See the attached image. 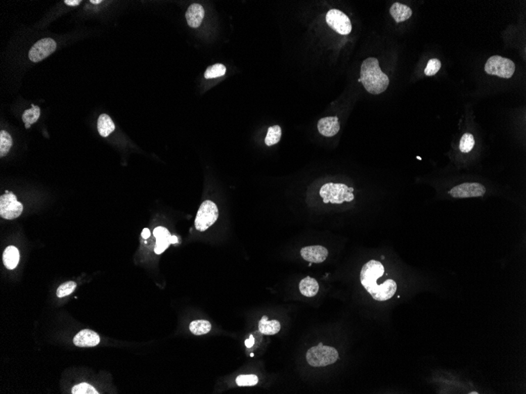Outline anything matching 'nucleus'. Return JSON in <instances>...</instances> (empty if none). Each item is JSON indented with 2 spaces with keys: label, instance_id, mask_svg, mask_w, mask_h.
Wrapping results in <instances>:
<instances>
[{
  "label": "nucleus",
  "instance_id": "obj_5",
  "mask_svg": "<svg viewBox=\"0 0 526 394\" xmlns=\"http://www.w3.org/2000/svg\"><path fill=\"white\" fill-rule=\"evenodd\" d=\"M485 70L488 74L509 79L515 72V64L510 59L495 55L488 59Z\"/></svg>",
  "mask_w": 526,
  "mask_h": 394
},
{
  "label": "nucleus",
  "instance_id": "obj_27",
  "mask_svg": "<svg viewBox=\"0 0 526 394\" xmlns=\"http://www.w3.org/2000/svg\"><path fill=\"white\" fill-rule=\"evenodd\" d=\"M76 287H77V284H76V282H73V281H69V282L62 283L57 289L58 298L62 299V298L71 294L74 291Z\"/></svg>",
  "mask_w": 526,
  "mask_h": 394
},
{
  "label": "nucleus",
  "instance_id": "obj_14",
  "mask_svg": "<svg viewBox=\"0 0 526 394\" xmlns=\"http://www.w3.org/2000/svg\"><path fill=\"white\" fill-rule=\"evenodd\" d=\"M154 235L156 238L155 252L156 254L163 253L171 244V235L169 231L163 227H158L154 230Z\"/></svg>",
  "mask_w": 526,
  "mask_h": 394
},
{
  "label": "nucleus",
  "instance_id": "obj_1",
  "mask_svg": "<svg viewBox=\"0 0 526 394\" xmlns=\"http://www.w3.org/2000/svg\"><path fill=\"white\" fill-rule=\"evenodd\" d=\"M384 268L380 261L371 260L363 265L360 272V281L365 289L378 302L389 300L397 292V282L392 279H387L380 284H377L379 278L383 276Z\"/></svg>",
  "mask_w": 526,
  "mask_h": 394
},
{
  "label": "nucleus",
  "instance_id": "obj_29",
  "mask_svg": "<svg viewBox=\"0 0 526 394\" xmlns=\"http://www.w3.org/2000/svg\"><path fill=\"white\" fill-rule=\"evenodd\" d=\"M72 393L98 394L99 392L91 385H89V384L86 383V382H83V383L78 384V385L73 386V389H72Z\"/></svg>",
  "mask_w": 526,
  "mask_h": 394
},
{
  "label": "nucleus",
  "instance_id": "obj_21",
  "mask_svg": "<svg viewBox=\"0 0 526 394\" xmlns=\"http://www.w3.org/2000/svg\"><path fill=\"white\" fill-rule=\"evenodd\" d=\"M189 330L195 335H203L210 332L211 324L207 320H194L189 325Z\"/></svg>",
  "mask_w": 526,
  "mask_h": 394
},
{
  "label": "nucleus",
  "instance_id": "obj_32",
  "mask_svg": "<svg viewBox=\"0 0 526 394\" xmlns=\"http://www.w3.org/2000/svg\"><path fill=\"white\" fill-rule=\"evenodd\" d=\"M254 344V338L252 335L250 336L248 339L245 341V346L247 348H251Z\"/></svg>",
  "mask_w": 526,
  "mask_h": 394
},
{
  "label": "nucleus",
  "instance_id": "obj_30",
  "mask_svg": "<svg viewBox=\"0 0 526 394\" xmlns=\"http://www.w3.org/2000/svg\"><path fill=\"white\" fill-rule=\"evenodd\" d=\"M441 68V62L439 59H432L428 61L425 67V74L428 77L434 76L439 72Z\"/></svg>",
  "mask_w": 526,
  "mask_h": 394
},
{
  "label": "nucleus",
  "instance_id": "obj_2",
  "mask_svg": "<svg viewBox=\"0 0 526 394\" xmlns=\"http://www.w3.org/2000/svg\"><path fill=\"white\" fill-rule=\"evenodd\" d=\"M360 80L366 91L372 94L384 92L389 84V78L381 71L378 60L375 58H368L363 61Z\"/></svg>",
  "mask_w": 526,
  "mask_h": 394
},
{
  "label": "nucleus",
  "instance_id": "obj_3",
  "mask_svg": "<svg viewBox=\"0 0 526 394\" xmlns=\"http://www.w3.org/2000/svg\"><path fill=\"white\" fill-rule=\"evenodd\" d=\"M353 190L354 189L352 187L350 188L343 183H325L321 188L320 195L326 204L329 203L342 204L344 202L349 203L354 200Z\"/></svg>",
  "mask_w": 526,
  "mask_h": 394
},
{
  "label": "nucleus",
  "instance_id": "obj_23",
  "mask_svg": "<svg viewBox=\"0 0 526 394\" xmlns=\"http://www.w3.org/2000/svg\"><path fill=\"white\" fill-rule=\"evenodd\" d=\"M13 145L11 135L5 130L0 132V157H4L8 155Z\"/></svg>",
  "mask_w": 526,
  "mask_h": 394
},
{
  "label": "nucleus",
  "instance_id": "obj_17",
  "mask_svg": "<svg viewBox=\"0 0 526 394\" xmlns=\"http://www.w3.org/2000/svg\"><path fill=\"white\" fill-rule=\"evenodd\" d=\"M258 330L266 335H274L281 330V323L276 320H269L267 316L261 317L258 323Z\"/></svg>",
  "mask_w": 526,
  "mask_h": 394
},
{
  "label": "nucleus",
  "instance_id": "obj_6",
  "mask_svg": "<svg viewBox=\"0 0 526 394\" xmlns=\"http://www.w3.org/2000/svg\"><path fill=\"white\" fill-rule=\"evenodd\" d=\"M218 218V209L213 202H203L198 210L195 226L196 230L199 231H205L211 227Z\"/></svg>",
  "mask_w": 526,
  "mask_h": 394
},
{
  "label": "nucleus",
  "instance_id": "obj_20",
  "mask_svg": "<svg viewBox=\"0 0 526 394\" xmlns=\"http://www.w3.org/2000/svg\"><path fill=\"white\" fill-rule=\"evenodd\" d=\"M98 131L100 135L103 137H107L115 129V124L107 114H101L99 117L97 123Z\"/></svg>",
  "mask_w": 526,
  "mask_h": 394
},
{
  "label": "nucleus",
  "instance_id": "obj_22",
  "mask_svg": "<svg viewBox=\"0 0 526 394\" xmlns=\"http://www.w3.org/2000/svg\"><path fill=\"white\" fill-rule=\"evenodd\" d=\"M39 116H40V109L37 106L32 105V108L25 110L22 115V120L25 123V128H30L32 124L38 121Z\"/></svg>",
  "mask_w": 526,
  "mask_h": 394
},
{
  "label": "nucleus",
  "instance_id": "obj_34",
  "mask_svg": "<svg viewBox=\"0 0 526 394\" xmlns=\"http://www.w3.org/2000/svg\"><path fill=\"white\" fill-rule=\"evenodd\" d=\"M170 241H171V244L178 243V237L175 236V235H173V236L171 237Z\"/></svg>",
  "mask_w": 526,
  "mask_h": 394
},
{
  "label": "nucleus",
  "instance_id": "obj_18",
  "mask_svg": "<svg viewBox=\"0 0 526 394\" xmlns=\"http://www.w3.org/2000/svg\"><path fill=\"white\" fill-rule=\"evenodd\" d=\"M20 254L18 248L15 247H8L6 249L3 255V261L6 268L10 270L15 269L19 262Z\"/></svg>",
  "mask_w": 526,
  "mask_h": 394
},
{
  "label": "nucleus",
  "instance_id": "obj_10",
  "mask_svg": "<svg viewBox=\"0 0 526 394\" xmlns=\"http://www.w3.org/2000/svg\"><path fill=\"white\" fill-rule=\"evenodd\" d=\"M56 42L51 38L40 39L29 51V59L33 62H40L52 55L56 49Z\"/></svg>",
  "mask_w": 526,
  "mask_h": 394
},
{
  "label": "nucleus",
  "instance_id": "obj_25",
  "mask_svg": "<svg viewBox=\"0 0 526 394\" xmlns=\"http://www.w3.org/2000/svg\"><path fill=\"white\" fill-rule=\"evenodd\" d=\"M226 68L224 65H213V66H210L206 70L204 73V77L206 79H213L216 78V77H223V76L226 74Z\"/></svg>",
  "mask_w": 526,
  "mask_h": 394
},
{
  "label": "nucleus",
  "instance_id": "obj_26",
  "mask_svg": "<svg viewBox=\"0 0 526 394\" xmlns=\"http://www.w3.org/2000/svg\"><path fill=\"white\" fill-rule=\"evenodd\" d=\"M475 139L472 134L466 133L462 135L459 143V149L462 153H469L474 147Z\"/></svg>",
  "mask_w": 526,
  "mask_h": 394
},
{
  "label": "nucleus",
  "instance_id": "obj_15",
  "mask_svg": "<svg viewBox=\"0 0 526 394\" xmlns=\"http://www.w3.org/2000/svg\"><path fill=\"white\" fill-rule=\"evenodd\" d=\"M204 9L200 4H193L189 7L187 11L186 17L187 22L189 26L192 28H198L203 22L204 18Z\"/></svg>",
  "mask_w": 526,
  "mask_h": 394
},
{
  "label": "nucleus",
  "instance_id": "obj_16",
  "mask_svg": "<svg viewBox=\"0 0 526 394\" xmlns=\"http://www.w3.org/2000/svg\"><path fill=\"white\" fill-rule=\"evenodd\" d=\"M412 10L408 6L394 3L390 8V14L397 23L405 22L412 16Z\"/></svg>",
  "mask_w": 526,
  "mask_h": 394
},
{
  "label": "nucleus",
  "instance_id": "obj_33",
  "mask_svg": "<svg viewBox=\"0 0 526 394\" xmlns=\"http://www.w3.org/2000/svg\"><path fill=\"white\" fill-rule=\"evenodd\" d=\"M141 235H142V237L144 238V239H147V238H149L150 235H151V232H150V230L148 229V228H144V229L143 230L142 234H141Z\"/></svg>",
  "mask_w": 526,
  "mask_h": 394
},
{
  "label": "nucleus",
  "instance_id": "obj_9",
  "mask_svg": "<svg viewBox=\"0 0 526 394\" xmlns=\"http://www.w3.org/2000/svg\"><path fill=\"white\" fill-rule=\"evenodd\" d=\"M486 193V186L479 183H462L457 185L449 191L450 195L454 199L482 197Z\"/></svg>",
  "mask_w": 526,
  "mask_h": 394
},
{
  "label": "nucleus",
  "instance_id": "obj_31",
  "mask_svg": "<svg viewBox=\"0 0 526 394\" xmlns=\"http://www.w3.org/2000/svg\"><path fill=\"white\" fill-rule=\"evenodd\" d=\"M64 3L66 5L70 6V7H76V6L80 5L81 1L80 0H65Z\"/></svg>",
  "mask_w": 526,
  "mask_h": 394
},
{
  "label": "nucleus",
  "instance_id": "obj_24",
  "mask_svg": "<svg viewBox=\"0 0 526 394\" xmlns=\"http://www.w3.org/2000/svg\"><path fill=\"white\" fill-rule=\"evenodd\" d=\"M281 128L278 125L270 127L266 137L265 142L267 146H273L279 142L281 138Z\"/></svg>",
  "mask_w": 526,
  "mask_h": 394
},
{
  "label": "nucleus",
  "instance_id": "obj_7",
  "mask_svg": "<svg viewBox=\"0 0 526 394\" xmlns=\"http://www.w3.org/2000/svg\"><path fill=\"white\" fill-rule=\"evenodd\" d=\"M23 211V206L17 200L12 192L5 193L0 198V216L7 220L18 218Z\"/></svg>",
  "mask_w": 526,
  "mask_h": 394
},
{
  "label": "nucleus",
  "instance_id": "obj_8",
  "mask_svg": "<svg viewBox=\"0 0 526 394\" xmlns=\"http://www.w3.org/2000/svg\"><path fill=\"white\" fill-rule=\"evenodd\" d=\"M325 20L331 29L340 35H348L352 32L350 18L339 10H330L326 15Z\"/></svg>",
  "mask_w": 526,
  "mask_h": 394
},
{
  "label": "nucleus",
  "instance_id": "obj_12",
  "mask_svg": "<svg viewBox=\"0 0 526 394\" xmlns=\"http://www.w3.org/2000/svg\"><path fill=\"white\" fill-rule=\"evenodd\" d=\"M340 125L337 117H324L318 123V131L325 137H333L340 131Z\"/></svg>",
  "mask_w": 526,
  "mask_h": 394
},
{
  "label": "nucleus",
  "instance_id": "obj_35",
  "mask_svg": "<svg viewBox=\"0 0 526 394\" xmlns=\"http://www.w3.org/2000/svg\"><path fill=\"white\" fill-rule=\"evenodd\" d=\"M90 3L93 4H100L102 3V0H91Z\"/></svg>",
  "mask_w": 526,
  "mask_h": 394
},
{
  "label": "nucleus",
  "instance_id": "obj_11",
  "mask_svg": "<svg viewBox=\"0 0 526 394\" xmlns=\"http://www.w3.org/2000/svg\"><path fill=\"white\" fill-rule=\"evenodd\" d=\"M301 256L305 261L310 263L319 264L325 261L329 255L327 249L322 245H311L303 247L301 250Z\"/></svg>",
  "mask_w": 526,
  "mask_h": 394
},
{
  "label": "nucleus",
  "instance_id": "obj_13",
  "mask_svg": "<svg viewBox=\"0 0 526 394\" xmlns=\"http://www.w3.org/2000/svg\"><path fill=\"white\" fill-rule=\"evenodd\" d=\"M75 346L78 347H95L100 344V337L91 330H82L73 338Z\"/></svg>",
  "mask_w": 526,
  "mask_h": 394
},
{
  "label": "nucleus",
  "instance_id": "obj_28",
  "mask_svg": "<svg viewBox=\"0 0 526 394\" xmlns=\"http://www.w3.org/2000/svg\"><path fill=\"white\" fill-rule=\"evenodd\" d=\"M239 386H253L258 382V378L254 375H242L236 380Z\"/></svg>",
  "mask_w": 526,
  "mask_h": 394
},
{
  "label": "nucleus",
  "instance_id": "obj_4",
  "mask_svg": "<svg viewBox=\"0 0 526 394\" xmlns=\"http://www.w3.org/2000/svg\"><path fill=\"white\" fill-rule=\"evenodd\" d=\"M339 359L337 350L333 347H326L322 343L312 347L306 353L308 364L315 368L326 367L334 364Z\"/></svg>",
  "mask_w": 526,
  "mask_h": 394
},
{
  "label": "nucleus",
  "instance_id": "obj_19",
  "mask_svg": "<svg viewBox=\"0 0 526 394\" xmlns=\"http://www.w3.org/2000/svg\"><path fill=\"white\" fill-rule=\"evenodd\" d=\"M299 290L303 296L311 298L315 297L318 293L319 285L316 279L308 276L301 280L299 283Z\"/></svg>",
  "mask_w": 526,
  "mask_h": 394
}]
</instances>
